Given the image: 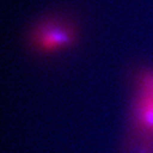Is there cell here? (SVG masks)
<instances>
[{"label": "cell", "instance_id": "cell-2", "mask_svg": "<svg viewBox=\"0 0 153 153\" xmlns=\"http://www.w3.org/2000/svg\"><path fill=\"white\" fill-rule=\"evenodd\" d=\"M142 120L147 127L153 129V100L148 99L142 105Z\"/></svg>", "mask_w": 153, "mask_h": 153}, {"label": "cell", "instance_id": "cell-1", "mask_svg": "<svg viewBox=\"0 0 153 153\" xmlns=\"http://www.w3.org/2000/svg\"><path fill=\"white\" fill-rule=\"evenodd\" d=\"M72 39V33L59 26H45L38 36L39 45L47 50L69 45Z\"/></svg>", "mask_w": 153, "mask_h": 153}]
</instances>
